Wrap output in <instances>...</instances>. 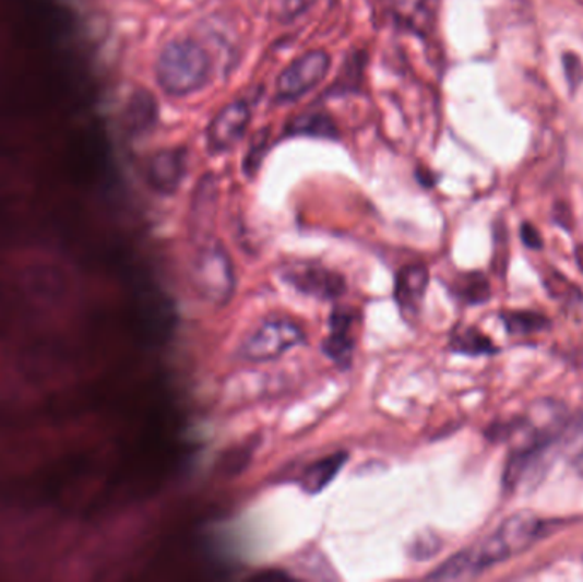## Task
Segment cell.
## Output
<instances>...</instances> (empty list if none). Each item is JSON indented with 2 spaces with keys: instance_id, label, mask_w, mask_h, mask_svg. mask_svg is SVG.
Masks as SVG:
<instances>
[{
  "instance_id": "1",
  "label": "cell",
  "mask_w": 583,
  "mask_h": 582,
  "mask_svg": "<svg viewBox=\"0 0 583 582\" xmlns=\"http://www.w3.org/2000/svg\"><path fill=\"white\" fill-rule=\"evenodd\" d=\"M156 78L164 93L188 96L206 86L211 79V57L191 39L172 41L160 51Z\"/></svg>"
},
{
  "instance_id": "2",
  "label": "cell",
  "mask_w": 583,
  "mask_h": 582,
  "mask_svg": "<svg viewBox=\"0 0 583 582\" xmlns=\"http://www.w3.org/2000/svg\"><path fill=\"white\" fill-rule=\"evenodd\" d=\"M191 282L200 297L212 305H226L233 297L236 275L226 250L218 242H203L191 266Z\"/></svg>"
},
{
  "instance_id": "3",
  "label": "cell",
  "mask_w": 583,
  "mask_h": 582,
  "mask_svg": "<svg viewBox=\"0 0 583 582\" xmlns=\"http://www.w3.org/2000/svg\"><path fill=\"white\" fill-rule=\"evenodd\" d=\"M304 338L306 336L299 324L288 318H270L263 321L251 335L246 336L239 352H241L242 359L249 363H266V360L281 357L291 347L302 344Z\"/></svg>"
},
{
  "instance_id": "4",
  "label": "cell",
  "mask_w": 583,
  "mask_h": 582,
  "mask_svg": "<svg viewBox=\"0 0 583 582\" xmlns=\"http://www.w3.org/2000/svg\"><path fill=\"white\" fill-rule=\"evenodd\" d=\"M330 71V56L323 50H312L294 60L276 81V98L291 102L318 86Z\"/></svg>"
},
{
  "instance_id": "5",
  "label": "cell",
  "mask_w": 583,
  "mask_h": 582,
  "mask_svg": "<svg viewBox=\"0 0 583 582\" xmlns=\"http://www.w3.org/2000/svg\"><path fill=\"white\" fill-rule=\"evenodd\" d=\"M282 278L299 293L319 297V299H333L346 289L345 278L342 275L324 266L311 265V263L287 266L282 272Z\"/></svg>"
},
{
  "instance_id": "6",
  "label": "cell",
  "mask_w": 583,
  "mask_h": 582,
  "mask_svg": "<svg viewBox=\"0 0 583 582\" xmlns=\"http://www.w3.org/2000/svg\"><path fill=\"white\" fill-rule=\"evenodd\" d=\"M249 118H251V110H249L248 103H230L212 120L211 127H209V132H206L209 147L214 153L233 147L245 135Z\"/></svg>"
},
{
  "instance_id": "7",
  "label": "cell",
  "mask_w": 583,
  "mask_h": 582,
  "mask_svg": "<svg viewBox=\"0 0 583 582\" xmlns=\"http://www.w3.org/2000/svg\"><path fill=\"white\" fill-rule=\"evenodd\" d=\"M428 287V270L421 263H413L401 269L394 284V299L400 308L401 317L413 321L420 313L425 293Z\"/></svg>"
},
{
  "instance_id": "8",
  "label": "cell",
  "mask_w": 583,
  "mask_h": 582,
  "mask_svg": "<svg viewBox=\"0 0 583 582\" xmlns=\"http://www.w3.org/2000/svg\"><path fill=\"white\" fill-rule=\"evenodd\" d=\"M357 314L352 309L336 308L330 318V335L323 342V352L333 363L348 368L354 356V326Z\"/></svg>"
},
{
  "instance_id": "9",
  "label": "cell",
  "mask_w": 583,
  "mask_h": 582,
  "mask_svg": "<svg viewBox=\"0 0 583 582\" xmlns=\"http://www.w3.org/2000/svg\"><path fill=\"white\" fill-rule=\"evenodd\" d=\"M545 533V523L530 511L515 512L498 527L497 535L502 538L510 557L533 547Z\"/></svg>"
},
{
  "instance_id": "10",
  "label": "cell",
  "mask_w": 583,
  "mask_h": 582,
  "mask_svg": "<svg viewBox=\"0 0 583 582\" xmlns=\"http://www.w3.org/2000/svg\"><path fill=\"white\" fill-rule=\"evenodd\" d=\"M187 166L185 153L179 149L160 151L152 157L147 168V180L156 192L163 195H172L183 181Z\"/></svg>"
},
{
  "instance_id": "11",
  "label": "cell",
  "mask_w": 583,
  "mask_h": 582,
  "mask_svg": "<svg viewBox=\"0 0 583 582\" xmlns=\"http://www.w3.org/2000/svg\"><path fill=\"white\" fill-rule=\"evenodd\" d=\"M346 458H348L346 453L330 454V456L308 466L300 477V487H302L304 492L312 494V496L323 492L328 485L335 480L340 470L346 463Z\"/></svg>"
},
{
  "instance_id": "12",
  "label": "cell",
  "mask_w": 583,
  "mask_h": 582,
  "mask_svg": "<svg viewBox=\"0 0 583 582\" xmlns=\"http://www.w3.org/2000/svg\"><path fill=\"white\" fill-rule=\"evenodd\" d=\"M388 4L401 23L416 32L427 29L436 16L437 0H388Z\"/></svg>"
},
{
  "instance_id": "13",
  "label": "cell",
  "mask_w": 583,
  "mask_h": 582,
  "mask_svg": "<svg viewBox=\"0 0 583 582\" xmlns=\"http://www.w3.org/2000/svg\"><path fill=\"white\" fill-rule=\"evenodd\" d=\"M157 102L148 91L139 90L127 106V127L132 133H145L156 126Z\"/></svg>"
},
{
  "instance_id": "14",
  "label": "cell",
  "mask_w": 583,
  "mask_h": 582,
  "mask_svg": "<svg viewBox=\"0 0 583 582\" xmlns=\"http://www.w3.org/2000/svg\"><path fill=\"white\" fill-rule=\"evenodd\" d=\"M199 195L194 197V229L197 238L209 235V227L214 221L215 212V185L212 178H205L200 185Z\"/></svg>"
},
{
  "instance_id": "15",
  "label": "cell",
  "mask_w": 583,
  "mask_h": 582,
  "mask_svg": "<svg viewBox=\"0 0 583 582\" xmlns=\"http://www.w3.org/2000/svg\"><path fill=\"white\" fill-rule=\"evenodd\" d=\"M288 130L294 135H311V138L335 139L338 135L333 120L323 114L300 115L291 121Z\"/></svg>"
},
{
  "instance_id": "16",
  "label": "cell",
  "mask_w": 583,
  "mask_h": 582,
  "mask_svg": "<svg viewBox=\"0 0 583 582\" xmlns=\"http://www.w3.org/2000/svg\"><path fill=\"white\" fill-rule=\"evenodd\" d=\"M451 348L466 356H485V354H495L498 347L488 336L483 335L478 329H463L455 332L452 336Z\"/></svg>"
},
{
  "instance_id": "17",
  "label": "cell",
  "mask_w": 583,
  "mask_h": 582,
  "mask_svg": "<svg viewBox=\"0 0 583 582\" xmlns=\"http://www.w3.org/2000/svg\"><path fill=\"white\" fill-rule=\"evenodd\" d=\"M502 321L507 332L512 335H530L549 326L548 318L536 311H505L502 313Z\"/></svg>"
},
{
  "instance_id": "18",
  "label": "cell",
  "mask_w": 583,
  "mask_h": 582,
  "mask_svg": "<svg viewBox=\"0 0 583 582\" xmlns=\"http://www.w3.org/2000/svg\"><path fill=\"white\" fill-rule=\"evenodd\" d=\"M490 294V284L481 274L464 275L460 282V296L471 305L488 301Z\"/></svg>"
},
{
  "instance_id": "19",
  "label": "cell",
  "mask_w": 583,
  "mask_h": 582,
  "mask_svg": "<svg viewBox=\"0 0 583 582\" xmlns=\"http://www.w3.org/2000/svg\"><path fill=\"white\" fill-rule=\"evenodd\" d=\"M440 548H442V539L436 533L425 532L413 539L409 555L416 560H427L439 554Z\"/></svg>"
},
{
  "instance_id": "20",
  "label": "cell",
  "mask_w": 583,
  "mask_h": 582,
  "mask_svg": "<svg viewBox=\"0 0 583 582\" xmlns=\"http://www.w3.org/2000/svg\"><path fill=\"white\" fill-rule=\"evenodd\" d=\"M564 63V74H567L568 84H570V90L575 91L580 86L583 79V66L580 62L579 57L573 56V54H567L563 59Z\"/></svg>"
},
{
  "instance_id": "21",
  "label": "cell",
  "mask_w": 583,
  "mask_h": 582,
  "mask_svg": "<svg viewBox=\"0 0 583 582\" xmlns=\"http://www.w3.org/2000/svg\"><path fill=\"white\" fill-rule=\"evenodd\" d=\"M312 2H314V0H284L281 12L282 17L287 21L294 20V17L302 14V12L306 11V9H308Z\"/></svg>"
},
{
  "instance_id": "22",
  "label": "cell",
  "mask_w": 583,
  "mask_h": 582,
  "mask_svg": "<svg viewBox=\"0 0 583 582\" xmlns=\"http://www.w3.org/2000/svg\"><path fill=\"white\" fill-rule=\"evenodd\" d=\"M522 241L525 247L533 248V250H540L543 248V238H540L539 231L533 224L525 223L521 229Z\"/></svg>"
},
{
  "instance_id": "23",
  "label": "cell",
  "mask_w": 583,
  "mask_h": 582,
  "mask_svg": "<svg viewBox=\"0 0 583 582\" xmlns=\"http://www.w3.org/2000/svg\"><path fill=\"white\" fill-rule=\"evenodd\" d=\"M573 468H575L580 477L583 478V450L580 451V453L576 454L575 460H573Z\"/></svg>"
}]
</instances>
